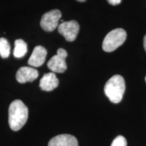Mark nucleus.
Listing matches in <instances>:
<instances>
[{"label":"nucleus","mask_w":146,"mask_h":146,"mask_svg":"<svg viewBox=\"0 0 146 146\" xmlns=\"http://www.w3.org/2000/svg\"><path fill=\"white\" fill-rule=\"evenodd\" d=\"M29 110L21 100H16L11 103L8 110V123L12 131L21 129L28 119Z\"/></svg>","instance_id":"1"},{"label":"nucleus","mask_w":146,"mask_h":146,"mask_svg":"<svg viewBox=\"0 0 146 146\" xmlns=\"http://www.w3.org/2000/svg\"><path fill=\"white\" fill-rule=\"evenodd\" d=\"M125 91V82L122 76L116 74L106 82L104 93L110 101L114 104L121 102Z\"/></svg>","instance_id":"2"},{"label":"nucleus","mask_w":146,"mask_h":146,"mask_svg":"<svg viewBox=\"0 0 146 146\" xmlns=\"http://www.w3.org/2000/svg\"><path fill=\"white\" fill-rule=\"evenodd\" d=\"M127 33L123 29H116L111 31L105 36L102 43V48L106 52H112L125 43Z\"/></svg>","instance_id":"3"},{"label":"nucleus","mask_w":146,"mask_h":146,"mask_svg":"<svg viewBox=\"0 0 146 146\" xmlns=\"http://www.w3.org/2000/svg\"><path fill=\"white\" fill-rule=\"evenodd\" d=\"M67 56H68V54L64 49H58L57 54L53 56L49 60L47 63V67L54 73L64 72L67 69V65L66 63V58Z\"/></svg>","instance_id":"4"},{"label":"nucleus","mask_w":146,"mask_h":146,"mask_svg":"<svg viewBox=\"0 0 146 146\" xmlns=\"http://www.w3.org/2000/svg\"><path fill=\"white\" fill-rule=\"evenodd\" d=\"M62 13L58 10H53L46 12L42 16L40 25L45 31L52 32L57 28L61 18Z\"/></svg>","instance_id":"5"},{"label":"nucleus","mask_w":146,"mask_h":146,"mask_svg":"<svg viewBox=\"0 0 146 146\" xmlns=\"http://www.w3.org/2000/svg\"><path fill=\"white\" fill-rule=\"evenodd\" d=\"M79 29V25L75 21L63 22L58 27V32L68 41H74L76 39Z\"/></svg>","instance_id":"6"},{"label":"nucleus","mask_w":146,"mask_h":146,"mask_svg":"<svg viewBox=\"0 0 146 146\" xmlns=\"http://www.w3.org/2000/svg\"><path fill=\"white\" fill-rule=\"evenodd\" d=\"M39 76V72L33 67L23 66L19 68L16 74V78L20 83H25L27 82H32Z\"/></svg>","instance_id":"7"},{"label":"nucleus","mask_w":146,"mask_h":146,"mask_svg":"<svg viewBox=\"0 0 146 146\" xmlns=\"http://www.w3.org/2000/svg\"><path fill=\"white\" fill-rule=\"evenodd\" d=\"M47 54V50L44 47L41 45L36 46L28 60L29 65L32 67L41 66L45 62Z\"/></svg>","instance_id":"8"},{"label":"nucleus","mask_w":146,"mask_h":146,"mask_svg":"<svg viewBox=\"0 0 146 146\" xmlns=\"http://www.w3.org/2000/svg\"><path fill=\"white\" fill-rule=\"evenodd\" d=\"M48 146H78L75 137L69 134L59 135L49 141Z\"/></svg>","instance_id":"9"},{"label":"nucleus","mask_w":146,"mask_h":146,"mask_svg":"<svg viewBox=\"0 0 146 146\" xmlns=\"http://www.w3.org/2000/svg\"><path fill=\"white\" fill-rule=\"evenodd\" d=\"M59 85L58 78L54 72H49L45 74L40 80L39 87L42 90L45 91H53Z\"/></svg>","instance_id":"10"},{"label":"nucleus","mask_w":146,"mask_h":146,"mask_svg":"<svg viewBox=\"0 0 146 146\" xmlns=\"http://www.w3.org/2000/svg\"><path fill=\"white\" fill-rule=\"evenodd\" d=\"M27 52V45L23 39H16L14 43V56L17 58H21L25 56Z\"/></svg>","instance_id":"11"},{"label":"nucleus","mask_w":146,"mask_h":146,"mask_svg":"<svg viewBox=\"0 0 146 146\" xmlns=\"http://www.w3.org/2000/svg\"><path fill=\"white\" fill-rule=\"evenodd\" d=\"M10 54V45L8 40L5 38H0V56L7 58Z\"/></svg>","instance_id":"12"},{"label":"nucleus","mask_w":146,"mask_h":146,"mask_svg":"<svg viewBox=\"0 0 146 146\" xmlns=\"http://www.w3.org/2000/svg\"><path fill=\"white\" fill-rule=\"evenodd\" d=\"M111 146H127V140L123 136L119 135L113 140Z\"/></svg>","instance_id":"13"},{"label":"nucleus","mask_w":146,"mask_h":146,"mask_svg":"<svg viewBox=\"0 0 146 146\" xmlns=\"http://www.w3.org/2000/svg\"><path fill=\"white\" fill-rule=\"evenodd\" d=\"M107 1L108 2L110 5H116L120 4L121 3L122 0H107Z\"/></svg>","instance_id":"14"},{"label":"nucleus","mask_w":146,"mask_h":146,"mask_svg":"<svg viewBox=\"0 0 146 146\" xmlns=\"http://www.w3.org/2000/svg\"><path fill=\"white\" fill-rule=\"evenodd\" d=\"M143 47H144V50H145L146 52V35L143 38Z\"/></svg>","instance_id":"15"},{"label":"nucleus","mask_w":146,"mask_h":146,"mask_svg":"<svg viewBox=\"0 0 146 146\" xmlns=\"http://www.w3.org/2000/svg\"><path fill=\"white\" fill-rule=\"evenodd\" d=\"M76 1H79V2H85V1H86V0H76Z\"/></svg>","instance_id":"16"},{"label":"nucleus","mask_w":146,"mask_h":146,"mask_svg":"<svg viewBox=\"0 0 146 146\" xmlns=\"http://www.w3.org/2000/svg\"><path fill=\"white\" fill-rule=\"evenodd\" d=\"M145 82H146V76H145Z\"/></svg>","instance_id":"17"}]
</instances>
